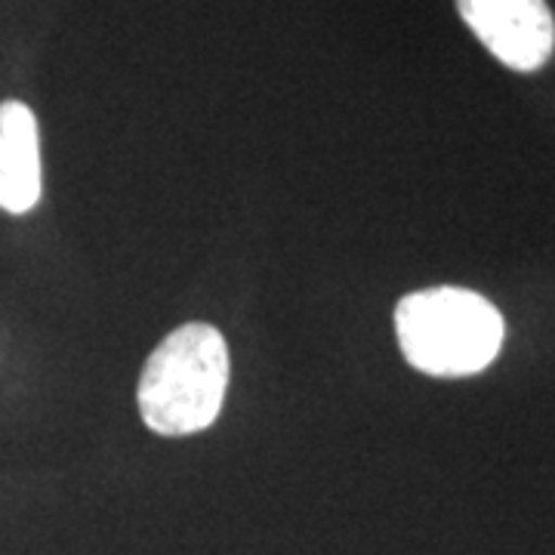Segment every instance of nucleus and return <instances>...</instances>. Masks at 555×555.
I'll list each match as a JSON object with an SVG mask.
<instances>
[{
  "mask_svg": "<svg viewBox=\"0 0 555 555\" xmlns=\"http://www.w3.org/2000/svg\"><path fill=\"white\" fill-rule=\"evenodd\" d=\"M229 389V346L214 324H182L149 356L139 377V414L158 436L210 429Z\"/></svg>",
  "mask_w": 555,
  "mask_h": 555,
  "instance_id": "obj_1",
  "label": "nucleus"
},
{
  "mask_svg": "<svg viewBox=\"0 0 555 555\" xmlns=\"http://www.w3.org/2000/svg\"><path fill=\"white\" fill-rule=\"evenodd\" d=\"M396 334L401 356L429 377L481 374L506 337L491 299L466 287H426L398 299Z\"/></svg>",
  "mask_w": 555,
  "mask_h": 555,
  "instance_id": "obj_2",
  "label": "nucleus"
},
{
  "mask_svg": "<svg viewBox=\"0 0 555 555\" xmlns=\"http://www.w3.org/2000/svg\"><path fill=\"white\" fill-rule=\"evenodd\" d=\"M456 10L506 68L531 75L553 60L555 20L546 0H456Z\"/></svg>",
  "mask_w": 555,
  "mask_h": 555,
  "instance_id": "obj_3",
  "label": "nucleus"
},
{
  "mask_svg": "<svg viewBox=\"0 0 555 555\" xmlns=\"http://www.w3.org/2000/svg\"><path fill=\"white\" fill-rule=\"evenodd\" d=\"M38 118L25 102H0V210L28 214L40 201Z\"/></svg>",
  "mask_w": 555,
  "mask_h": 555,
  "instance_id": "obj_4",
  "label": "nucleus"
}]
</instances>
